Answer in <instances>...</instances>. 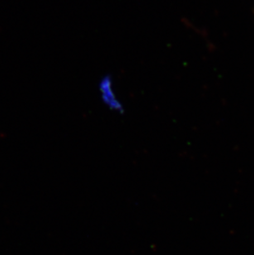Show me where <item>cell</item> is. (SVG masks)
Returning a JSON list of instances; mask_svg holds the SVG:
<instances>
[{
    "label": "cell",
    "instance_id": "6da1fadb",
    "mask_svg": "<svg viewBox=\"0 0 254 255\" xmlns=\"http://www.w3.org/2000/svg\"><path fill=\"white\" fill-rule=\"evenodd\" d=\"M98 88L103 104L110 111L118 114H124L125 108L116 94L112 75L108 74L103 76L99 80Z\"/></svg>",
    "mask_w": 254,
    "mask_h": 255
}]
</instances>
